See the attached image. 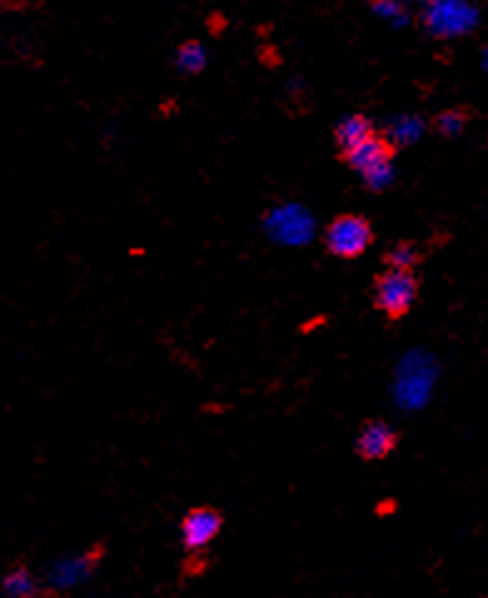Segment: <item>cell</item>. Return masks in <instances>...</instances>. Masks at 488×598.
<instances>
[{"label": "cell", "mask_w": 488, "mask_h": 598, "mask_svg": "<svg viewBox=\"0 0 488 598\" xmlns=\"http://www.w3.org/2000/svg\"><path fill=\"white\" fill-rule=\"evenodd\" d=\"M264 232L282 247H304L317 235V220L299 202H284L264 217Z\"/></svg>", "instance_id": "obj_1"}, {"label": "cell", "mask_w": 488, "mask_h": 598, "mask_svg": "<svg viewBox=\"0 0 488 598\" xmlns=\"http://www.w3.org/2000/svg\"><path fill=\"white\" fill-rule=\"evenodd\" d=\"M479 23V10L469 0H429L426 28L436 38H461Z\"/></svg>", "instance_id": "obj_2"}, {"label": "cell", "mask_w": 488, "mask_h": 598, "mask_svg": "<svg viewBox=\"0 0 488 598\" xmlns=\"http://www.w3.org/2000/svg\"><path fill=\"white\" fill-rule=\"evenodd\" d=\"M347 155L349 165L364 177L366 187H371V190H384V187L394 182V165H391L389 150L374 135L366 138L364 143L354 145L352 150H347Z\"/></svg>", "instance_id": "obj_3"}, {"label": "cell", "mask_w": 488, "mask_h": 598, "mask_svg": "<svg viewBox=\"0 0 488 598\" xmlns=\"http://www.w3.org/2000/svg\"><path fill=\"white\" fill-rule=\"evenodd\" d=\"M434 384V364L429 357L414 352L401 362L399 377H396V397L404 407H419L429 397Z\"/></svg>", "instance_id": "obj_4"}, {"label": "cell", "mask_w": 488, "mask_h": 598, "mask_svg": "<svg viewBox=\"0 0 488 598\" xmlns=\"http://www.w3.org/2000/svg\"><path fill=\"white\" fill-rule=\"evenodd\" d=\"M371 227L362 217H339L327 230V247L337 257H357L369 247Z\"/></svg>", "instance_id": "obj_5"}, {"label": "cell", "mask_w": 488, "mask_h": 598, "mask_svg": "<svg viewBox=\"0 0 488 598\" xmlns=\"http://www.w3.org/2000/svg\"><path fill=\"white\" fill-rule=\"evenodd\" d=\"M416 299V282L411 280L409 272L391 270L389 275L381 277L379 287H376V302L391 317H399L406 309L414 304Z\"/></svg>", "instance_id": "obj_6"}, {"label": "cell", "mask_w": 488, "mask_h": 598, "mask_svg": "<svg viewBox=\"0 0 488 598\" xmlns=\"http://www.w3.org/2000/svg\"><path fill=\"white\" fill-rule=\"evenodd\" d=\"M222 514L217 509H210V506H200V509H192L190 514L182 521V539H185V546L190 551L205 549L212 539L222 531Z\"/></svg>", "instance_id": "obj_7"}, {"label": "cell", "mask_w": 488, "mask_h": 598, "mask_svg": "<svg viewBox=\"0 0 488 598\" xmlns=\"http://www.w3.org/2000/svg\"><path fill=\"white\" fill-rule=\"evenodd\" d=\"M394 449H396V434L394 429L386 427L384 422H369L362 432H359L357 454L366 461L386 459Z\"/></svg>", "instance_id": "obj_8"}, {"label": "cell", "mask_w": 488, "mask_h": 598, "mask_svg": "<svg viewBox=\"0 0 488 598\" xmlns=\"http://www.w3.org/2000/svg\"><path fill=\"white\" fill-rule=\"evenodd\" d=\"M386 133H389V140L394 145H414L424 135V120L419 115L399 113L389 120Z\"/></svg>", "instance_id": "obj_9"}, {"label": "cell", "mask_w": 488, "mask_h": 598, "mask_svg": "<svg viewBox=\"0 0 488 598\" xmlns=\"http://www.w3.org/2000/svg\"><path fill=\"white\" fill-rule=\"evenodd\" d=\"M3 591L8 598H38V581L25 566H13L3 576Z\"/></svg>", "instance_id": "obj_10"}, {"label": "cell", "mask_w": 488, "mask_h": 598, "mask_svg": "<svg viewBox=\"0 0 488 598\" xmlns=\"http://www.w3.org/2000/svg\"><path fill=\"white\" fill-rule=\"evenodd\" d=\"M337 138H339V143L344 145V148L352 150L354 145L364 143L366 138H371V128H369V123H366V118H362V115H347V118L339 123Z\"/></svg>", "instance_id": "obj_11"}, {"label": "cell", "mask_w": 488, "mask_h": 598, "mask_svg": "<svg viewBox=\"0 0 488 598\" xmlns=\"http://www.w3.org/2000/svg\"><path fill=\"white\" fill-rule=\"evenodd\" d=\"M207 65V50L200 43H187L177 50V68L182 73H200Z\"/></svg>", "instance_id": "obj_12"}, {"label": "cell", "mask_w": 488, "mask_h": 598, "mask_svg": "<svg viewBox=\"0 0 488 598\" xmlns=\"http://www.w3.org/2000/svg\"><path fill=\"white\" fill-rule=\"evenodd\" d=\"M374 13L379 15L381 20L391 25H404L406 23V10L399 0H376Z\"/></svg>", "instance_id": "obj_13"}, {"label": "cell", "mask_w": 488, "mask_h": 598, "mask_svg": "<svg viewBox=\"0 0 488 598\" xmlns=\"http://www.w3.org/2000/svg\"><path fill=\"white\" fill-rule=\"evenodd\" d=\"M414 260H416V252L411 250L409 245L394 247V250H391V257H389V262L394 265V270H404V272H406V267L414 265Z\"/></svg>", "instance_id": "obj_14"}, {"label": "cell", "mask_w": 488, "mask_h": 598, "mask_svg": "<svg viewBox=\"0 0 488 598\" xmlns=\"http://www.w3.org/2000/svg\"><path fill=\"white\" fill-rule=\"evenodd\" d=\"M439 130L444 135H459L461 130H464V115L454 113V110H451V113H444L439 118Z\"/></svg>", "instance_id": "obj_15"}, {"label": "cell", "mask_w": 488, "mask_h": 598, "mask_svg": "<svg viewBox=\"0 0 488 598\" xmlns=\"http://www.w3.org/2000/svg\"><path fill=\"white\" fill-rule=\"evenodd\" d=\"M484 68L488 70V50H486V53H484Z\"/></svg>", "instance_id": "obj_16"}]
</instances>
